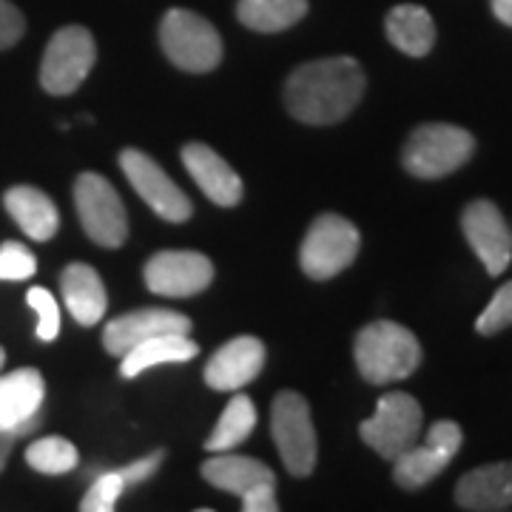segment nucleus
Instances as JSON below:
<instances>
[{"label":"nucleus","instance_id":"nucleus-1","mask_svg":"<svg viewBox=\"0 0 512 512\" xmlns=\"http://www.w3.org/2000/svg\"><path fill=\"white\" fill-rule=\"evenodd\" d=\"M365 86V72L353 57L313 60L293 69L288 77L285 106L299 123L330 126L345 120L359 106Z\"/></svg>","mask_w":512,"mask_h":512},{"label":"nucleus","instance_id":"nucleus-2","mask_svg":"<svg viewBox=\"0 0 512 512\" xmlns=\"http://www.w3.org/2000/svg\"><path fill=\"white\" fill-rule=\"evenodd\" d=\"M353 356L365 382L393 384L419 370L421 345L404 325L379 319L359 330Z\"/></svg>","mask_w":512,"mask_h":512},{"label":"nucleus","instance_id":"nucleus-3","mask_svg":"<svg viewBox=\"0 0 512 512\" xmlns=\"http://www.w3.org/2000/svg\"><path fill=\"white\" fill-rule=\"evenodd\" d=\"M473 154H476V137L467 128L427 123L407 137L402 163L419 180H441L470 163Z\"/></svg>","mask_w":512,"mask_h":512},{"label":"nucleus","instance_id":"nucleus-4","mask_svg":"<svg viewBox=\"0 0 512 512\" xmlns=\"http://www.w3.org/2000/svg\"><path fill=\"white\" fill-rule=\"evenodd\" d=\"M160 46L165 57L183 72L205 74L217 69L222 60V37L208 20L188 12L171 9L160 23Z\"/></svg>","mask_w":512,"mask_h":512},{"label":"nucleus","instance_id":"nucleus-5","mask_svg":"<svg viewBox=\"0 0 512 512\" xmlns=\"http://www.w3.org/2000/svg\"><path fill=\"white\" fill-rule=\"evenodd\" d=\"M421 424H424V410L421 404L402 390H390L384 393L376 413L367 421H362L359 436L367 447H373L376 453L387 461L402 456L404 450H410L421 439Z\"/></svg>","mask_w":512,"mask_h":512},{"label":"nucleus","instance_id":"nucleus-6","mask_svg":"<svg viewBox=\"0 0 512 512\" xmlns=\"http://www.w3.org/2000/svg\"><path fill=\"white\" fill-rule=\"evenodd\" d=\"M97 60L92 32L86 26L57 29L40 63V86L55 97L77 92Z\"/></svg>","mask_w":512,"mask_h":512},{"label":"nucleus","instance_id":"nucleus-7","mask_svg":"<svg viewBox=\"0 0 512 512\" xmlns=\"http://www.w3.org/2000/svg\"><path fill=\"white\" fill-rule=\"evenodd\" d=\"M362 237L356 225L339 214L316 217L299 248V265L311 279H333L342 274L359 254Z\"/></svg>","mask_w":512,"mask_h":512},{"label":"nucleus","instance_id":"nucleus-8","mask_svg":"<svg viewBox=\"0 0 512 512\" xmlns=\"http://www.w3.org/2000/svg\"><path fill=\"white\" fill-rule=\"evenodd\" d=\"M74 208L83 231L100 248H120L128 237L126 205L114 185L100 174H80L74 183Z\"/></svg>","mask_w":512,"mask_h":512},{"label":"nucleus","instance_id":"nucleus-9","mask_svg":"<svg viewBox=\"0 0 512 512\" xmlns=\"http://www.w3.org/2000/svg\"><path fill=\"white\" fill-rule=\"evenodd\" d=\"M271 433L291 476H311L316 467V430L305 396L282 390L271 407Z\"/></svg>","mask_w":512,"mask_h":512},{"label":"nucleus","instance_id":"nucleus-10","mask_svg":"<svg viewBox=\"0 0 512 512\" xmlns=\"http://www.w3.org/2000/svg\"><path fill=\"white\" fill-rule=\"evenodd\" d=\"M464 433L456 421H436L427 433L424 441H416L410 450H404L402 456L393 458V478L402 490H421L427 487L433 478L447 470V464L453 461L461 450Z\"/></svg>","mask_w":512,"mask_h":512},{"label":"nucleus","instance_id":"nucleus-11","mask_svg":"<svg viewBox=\"0 0 512 512\" xmlns=\"http://www.w3.org/2000/svg\"><path fill=\"white\" fill-rule=\"evenodd\" d=\"M120 168L128 177L131 188L140 194V200L165 222H185L194 214V205L183 194V188L174 183L148 154L137 151V148H126L120 154Z\"/></svg>","mask_w":512,"mask_h":512},{"label":"nucleus","instance_id":"nucleus-12","mask_svg":"<svg viewBox=\"0 0 512 512\" xmlns=\"http://www.w3.org/2000/svg\"><path fill=\"white\" fill-rule=\"evenodd\" d=\"M461 231L484 262L487 274L501 276L512 262V228L490 200H473L461 214Z\"/></svg>","mask_w":512,"mask_h":512},{"label":"nucleus","instance_id":"nucleus-13","mask_svg":"<svg viewBox=\"0 0 512 512\" xmlns=\"http://www.w3.org/2000/svg\"><path fill=\"white\" fill-rule=\"evenodd\" d=\"M148 291L157 296H197L214 282V265L197 251H160L143 268Z\"/></svg>","mask_w":512,"mask_h":512},{"label":"nucleus","instance_id":"nucleus-14","mask_svg":"<svg viewBox=\"0 0 512 512\" xmlns=\"http://www.w3.org/2000/svg\"><path fill=\"white\" fill-rule=\"evenodd\" d=\"M46 399V382L35 367H20L0 376V430L15 439L40 427V407Z\"/></svg>","mask_w":512,"mask_h":512},{"label":"nucleus","instance_id":"nucleus-15","mask_svg":"<svg viewBox=\"0 0 512 512\" xmlns=\"http://www.w3.org/2000/svg\"><path fill=\"white\" fill-rule=\"evenodd\" d=\"M163 333H191V319L185 313L165 311V308H140L111 319L103 330V345L111 356H123L140 342H148Z\"/></svg>","mask_w":512,"mask_h":512},{"label":"nucleus","instance_id":"nucleus-16","mask_svg":"<svg viewBox=\"0 0 512 512\" xmlns=\"http://www.w3.org/2000/svg\"><path fill=\"white\" fill-rule=\"evenodd\" d=\"M265 365V345L256 336H237L225 342L205 365V382L214 390L234 393L248 382H254Z\"/></svg>","mask_w":512,"mask_h":512},{"label":"nucleus","instance_id":"nucleus-17","mask_svg":"<svg viewBox=\"0 0 512 512\" xmlns=\"http://www.w3.org/2000/svg\"><path fill=\"white\" fill-rule=\"evenodd\" d=\"M185 171L200 185V191L220 208H234L242 200V180L231 165L211 146L188 143L183 148Z\"/></svg>","mask_w":512,"mask_h":512},{"label":"nucleus","instance_id":"nucleus-18","mask_svg":"<svg viewBox=\"0 0 512 512\" xmlns=\"http://www.w3.org/2000/svg\"><path fill=\"white\" fill-rule=\"evenodd\" d=\"M456 501L461 510L501 512L512 507V461L484 464L458 478Z\"/></svg>","mask_w":512,"mask_h":512},{"label":"nucleus","instance_id":"nucleus-19","mask_svg":"<svg viewBox=\"0 0 512 512\" xmlns=\"http://www.w3.org/2000/svg\"><path fill=\"white\" fill-rule=\"evenodd\" d=\"M60 291H63V302L74 316V322H80L83 328H92L106 316L109 293L92 265H86V262L66 265V271L60 274Z\"/></svg>","mask_w":512,"mask_h":512},{"label":"nucleus","instance_id":"nucleus-20","mask_svg":"<svg viewBox=\"0 0 512 512\" xmlns=\"http://www.w3.org/2000/svg\"><path fill=\"white\" fill-rule=\"evenodd\" d=\"M3 205L18 222L20 231L35 242H49L60 228L57 205L35 185H15L3 194Z\"/></svg>","mask_w":512,"mask_h":512},{"label":"nucleus","instance_id":"nucleus-21","mask_svg":"<svg viewBox=\"0 0 512 512\" xmlns=\"http://www.w3.org/2000/svg\"><path fill=\"white\" fill-rule=\"evenodd\" d=\"M384 32L399 52L410 57L430 55V49L436 43V23L430 18V12L416 3L393 6L384 20Z\"/></svg>","mask_w":512,"mask_h":512},{"label":"nucleus","instance_id":"nucleus-22","mask_svg":"<svg viewBox=\"0 0 512 512\" xmlns=\"http://www.w3.org/2000/svg\"><path fill=\"white\" fill-rule=\"evenodd\" d=\"M200 353L197 342H191L188 333H163L154 336L148 342H140L137 348L120 356V373L126 379L140 376L143 370H151L157 365H177V362H188Z\"/></svg>","mask_w":512,"mask_h":512},{"label":"nucleus","instance_id":"nucleus-23","mask_svg":"<svg viewBox=\"0 0 512 512\" xmlns=\"http://www.w3.org/2000/svg\"><path fill=\"white\" fill-rule=\"evenodd\" d=\"M202 478L211 487L231 495H245L248 490H254L256 484H276L274 470L265 467L262 461L245 456H222V453L202 464Z\"/></svg>","mask_w":512,"mask_h":512},{"label":"nucleus","instance_id":"nucleus-24","mask_svg":"<svg viewBox=\"0 0 512 512\" xmlns=\"http://www.w3.org/2000/svg\"><path fill=\"white\" fill-rule=\"evenodd\" d=\"M308 15V0H239L237 18L254 32H282Z\"/></svg>","mask_w":512,"mask_h":512},{"label":"nucleus","instance_id":"nucleus-25","mask_svg":"<svg viewBox=\"0 0 512 512\" xmlns=\"http://www.w3.org/2000/svg\"><path fill=\"white\" fill-rule=\"evenodd\" d=\"M254 427V402H251L245 393H237V396L228 402V407L222 410L220 421H217V427L211 430V436L205 439V450H208V453H231L234 447H239L242 441L254 433Z\"/></svg>","mask_w":512,"mask_h":512},{"label":"nucleus","instance_id":"nucleus-26","mask_svg":"<svg viewBox=\"0 0 512 512\" xmlns=\"http://www.w3.org/2000/svg\"><path fill=\"white\" fill-rule=\"evenodd\" d=\"M80 461V453L72 441L60 439V436H46V439H37L35 444H29L26 450V464L43 473V476H63V473H72Z\"/></svg>","mask_w":512,"mask_h":512},{"label":"nucleus","instance_id":"nucleus-27","mask_svg":"<svg viewBox=\"0 0 512 512\" xmlns=\"http://www.w3.org/2000/svg\"><path fill=\"white\" fill-rule=\"evenodd\" d=\"M126 493V481L120 476V470H111V473H100L94 478L89 493L83 495L80 501V510L83 512H111L117 507L120 495Z\"/></svg>","mask_w":512,"mask_h":512},{"label":"nucleus","instance_id":"nucleus-28","mask_svg":"<svg viewBox=\"0 0 512 512\" xmlns=\"http://www.w3.org/2000/svg\"><path fill=\"white\" fill-rule=\"evenodd\" d=\"M507 328H512V282L495 291L490 305L476 319V330L481 336H495Z\"/></svg>","mask_w":512,"mask_h":512},{"label":"nucleus","instance_id":"nucleus-29","mask_svg":"<svg viewBox=\"0 0 512 512\" xmlns=\"http://www.w3.org/2000/svg\"><path fill=\"white\" fill-rule=\"evenodd\" d=\"M26 302L37 313V339L40 342H55L57 333H60V308H57L55 296L46 288H29Z\"/></svg>","mask_w":512,"mask_h":512},{"label":"nucleus","instance_id":"nucleus-30","mask_svg":"<svg viewBox=\"0 0 512 512\" xmlns=\"http://www.w3.org/2000/svg\"><path fill=\"white\" fill-rule=\"evenodd\" d=\"M35 254L20 242H3L0 245V282H23L35 276Z\"/></svg>","mask_w":512,"mask_h":512},{"label":"nucleus","instance_id":"nucleus-31","mask_svg":"<svg viewBox=\"0 0 512 512\" xmlns=\"http://www.w3.org/2000/svg\"><path fill=\"white\" fill-rule=\"evenodd\" d=\"M26 32V20L9 0H0V49H12Z\"/></svg>","mask_w":512,"mask_h":512},{"label":"nucleus","instance_id":"nucleus-32","mask_svg":"<svg viewBox=\"0 0 512 512\" xmlns=\"http://www.w3.org/2000/svg\"><path fill=\"white\" fill-rule=\"evenodd\" d=\"M163 458H165L163 450H157V453H151V456H143V458H137V461H131V464H126V467L120 470V476H123V481H126V487H134V484H143V481H148V478L160 470Z\"/></svg>","mask_w":512,"mask_h":512},{"label":"nucleus","instance_id":"nucleus-33","mask_svg":"<svg viewBox=\"0 0 512 512\" xmlns=\"http://www.w3.org/2000/svg\"><path fill=\"white\" fill-rule=\"evenodd\" d=\"M242 498V510L245 512H276L279 501H276V484H256L254 490H248Z\"/></svg>","mask_w":512,"mask_h":512},{"label":"nucleus","instance_id":"nucleus-34","mask_svg":"<svg viewBox=\"0 0 512 512\" xmlns=\"http://www.w3.org/2000/svg\"><path fill=\"white\" fill-rule=\"evenodd\" d=\"M490 6H493L495 18L512 29V0H490Z\"/></svg>","mask_w":512,"mask_h":512},{"label":"nucleus","instance_id":"nucleus-35","mask_svg":"<svg viewBox=\"0 0 512 512\" xmlns=\"http://www.w3.org/2000/svg\"><path fill=\"white\" fill-rule=\"evenodd\" d=\"M12 444H15V436L9 430H0V473L9 461V453H12Z\"/></svg>","mask_w":512,"mask_h":512},{"label":"nucleus","instance_id":"nucleus-36","mask_svg":"<svg viewBox=\"0 0 512 512\" xmlns=\"http://www.w3.org/2000/svg\"><path fill=\"white\" fill-rule=\"evenodd\" d=\"M3 362H6V350L0 348V367H3Z\"/></svg>","mask_w":512,"mask_h":512}]
</instances>
